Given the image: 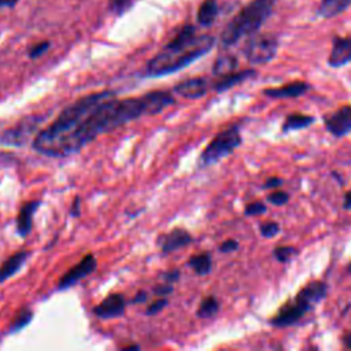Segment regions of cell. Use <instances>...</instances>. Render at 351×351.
Returning a JSON list of instances; mask_svg holds the SVG:
<instances>
[{
    "label": "cell",
    "instance_id": "b9f144b4",
    "mask_svg": "<svg viewBox=\"0 0 351 351\" xmlns=\"http://www.w3.org/2000/svg\"><path fill=\"white\" fill-rule=\"evenodd\" d=\"M348 271L351 273V262H350V265H348Z\"/></svg>",
    "mask_w": 351,
    "mask_h": 351
},
{
    "label": "cell",
    "instance_id": "74e56055",
    "mask_svg": "<svg viewBox=\"0 0 351 351\" xmlns=\"http://www.w3.org/2000/svg\"><path fill=\"white\" fill-rule=\"evenodd\" d=\"M341 343H343V346H344L346 348L351 350V330L346 332V333L341 336Z\"/></svg>",
    "mask_w": 351,
    "mask_h": 351
},
{
    "label": "cell",
    "instance_id": "603a6c76",
    "mask_svg": "<svg viewBox=\"0 0 351 351\" xmlns=\"http://www.w3.org/2000/svg\"><path fill=\"white\" fill-rule=\"evenodd\" d=\"M188 266L199 276H206L213 269V259L208 252H202L197 255H193L188 261Z\"/></svg>",
    "mask_w": 351,
    "mask_h": 351
},
{
    "label": "cell",
    "instance_id": "d4e9b609",
    "mask_svg": "<svg viewBox=\"0 0 351 351\" xmlns=\"http://www.w3.org/2000/svg\"><path fill=\"white\" fill-rule=\"evenodd\" d=\"M296 254L298 250L293 245H278L273 250V256L281 263H288Z\"/></svg>",
    "mask_w": 351,
    "mask_h": 351
},
{
    "label": "cell",
    "instance_id": "4316f807",
    "mask_svg": "<svg viewBox=\"0 0 351 351\" xmlns=\"http://www.w3.org/2000/svg\"><path fill=\"white\" fill-rule=\"evenodd\" d=\"M280 225L274 221H267V222H263L259 228V232H261V236L265 237V239H271L274 236H277L280 233Z\"/></svg>",
    "mask_w": 351,
    "mask_h": 351
},
{
    "label": "cell",
    "instance_id": "52a82bcc",
    "mask_svg": "<svg viewBox=\"0 0 351 351\" xmlns=\"http://www.w3.org/2000/svg\"><path fill=\"white\" fill-rule=\"evenodd\" d=\"M278 51V38L271 33H254L245 41L243 53L251 64L271 62Z\"/></svg>",
    "mask_w": 351,
    "mask_h": 351
},
{
    "label": "cell",
    "instance_id": "2e32d148",
    "mask_svg": "<svg viewBox=\"0 0 351 351\" xmlns=\"http://www.w3.org/2000/svg\"><path fill=\"white\" fill-rule=\"evenodd\" d=\"M191 243H192L191 233L186 232L185 229L176 228L160 239V248L163 252L167 254V252H173L178 248H182Z\"/></svg>",
    "mask_w": 351,
    "mask_h": 351
},
{
    "label": "cell",
    "instance_id": "4dcf8cb0",
    "mask_svg": "<svg viewBox=\"0 0 351 351\" xmlns=\"http://www.w3.org/2000/svg\"><path fill=\"white\" fill-rule=\"evenodd\" d=\"M49 45H51L49 41H40V43L34 44V45L29 49V56H30L32 59H36V58L41 56L43 53H45V52L48 51Z\"/></svg>",
    "mask_w": 351,
    "mask_h": 351
},
{
    "label": "cell",
    "instance_id": "7a4b0ae2",
    "mask_svg": "<svg viewBox=\"0 0 351 351\" xmlns=\"http://www.w3.org/2000/svg\"><path fill=\"white\" fill-rule=\"evenodd\" d=\"M215 44L213 36H196L193 25H185L165 48L156 53L145 67L149 77H162L185 69L204 56Z\"/></svg>",
    "mask_w": 351,
    "mask_h": 351
},
{
    "label": "cell",
    "instance_id": "6da1fadb",
    "mask_svg": "<svg viewBox=\"0 0 351 351\" xmlns=\"http://www.w3.org/2000/svg\"><path fill=\"white\" fill-rule=\"evenodd\" d=\"M173 103L174 99L167 90H154L140 97H129L123 100H117L114 97L108 99L95 108L70 136L62 140L55 147L51 156L74 154L97 136L111 132L143 115L158 114Z\"/></svg>",
    "mask_w": 351,
    "mask_h": 351
},
{
    "label": "cell",
    "instance_id": "d6a6232c",
    "mask_svg": "<svg viewBox=\"0 0 351 351\" xmlns=\"http://www.w3.org/2000/svg\"><path fill=\"white\" fill-rule=\"evenodd\" d=\"M239 248V241L234 240V239H228L225 240L221 245H219V251L223 252V254H228V252H233Z\"/></svg>",
    "mask_w": 351,
    "mask_h": 351
},
{
    "label": "cell",
    "instance_id": "8992f818",
    "mask_svg": "<svg viewBox=\"0 0 351 351\" xmlns=\"http://www.w3.org/2000/svg\"><path fill=\"white\" fill-rule=\"evenodd\" d=\"M243 143V137L240 134L239 125H233L219 132L202 151L199 158V166L207 167L211 166L225 156L230 155L236 148H239Z\"/></svg>",
    "mask_w": 351,
    "mask_h": 351
},
{
    "label": "cell",
    "instance_id": "ab89813d",
    "mask_svg": "<svg viewBox=\"0 0 351 351\" xmlns=\"http://www.w3.org/2000/svg\"><path fill=\"white\" fill-rule=\"evenodd\" d=\"M178 277H180V274H178V270H173L171 273H167V274L165 276V278L167 280V282H169V284H171L173 281H176Z\"/></svg>",
    "mask_w": 351,
    "mask_h": 351
},
{
    "label": "cell",
    "instance_id": "ffe728a7",
    "mask_svg": "<svg viewBox=\"0 0 351 351\" xmlns=\"http://www.w3.org/2000/svg\"><path fill=\"white\" fill-rule=\"evenodd\" d=\"M351 7V0H321L317 15L321 18H335Z\"/></svg>",
    "mask_w": 351,
    "mask_h": 351
},
{
    "label": "cell",
    "instance_id": "d6986e66",
    "mask_svg": "<svg viewBox=\"0 0 351 351\" xmlns=\"http://www.w3.org/2000/svg\"><path fill=\"white\" fill-rule=\"evenodd\" d=\"M27 256H29L27 251H21V252H15L7 261H4L3 265L0 266V284L8 280L10 277H12L16 271H19L23 263L26 262Z\"/></svg>",
    "mask_w": 351,
    "mask_h": 351
},
{
    "label": "cell",
    "instance_id": "7402d4cb",
    "mask_svg": "<svg viewBox=\"0 0 351 351\" xmlns=\"http://www.w3.org/2000/svg\"><path fill=\"white\" fill-rule=\"evenodd\" d=\"M239 64V60L234 55L230 53H225L217 58V60L213 64V74L217 77H222L226 75L232 71H236Z\"/></svg>",
    "mask_w": 351,
    "mask_h": 351
},
{
    "label": "cell",
    "instance_id": "cb8c5ba5",
    "mask_svg": "<svg viewBox=\"0 0 351 351\" xmlns=\"http://www.w3.org/2000/svg\"><path fill=\"white\" fill-rule=\"evenodd\" d=\"M219 310V303L215 296H207L204 298L197 308V317L199 318H211L214 317Z\"/></svg>",
    "mask_w": 351,
    "mask_h": 351
},
{
    "label": "cell",
    "instance_id": "d590c367",
    "mask_svg": "<svg viewBox=\"0 0 351 351\" xmlns=\"http://www.w3.org/2000/svg\"><path fill=\"white\" fill-rule=\"evenodd\" d=\"M70 214H71L73 217H77V215L80 214V197H78V196L74 199V202H73V204H71Z\"/></svg>",
    "mask_w": 351,
    "mask_h": 351
},
{
    "label": "cell",
    "instance_id": "277c9868",
    "mask_svg": "<svg viewBox=\"0 0 351 351\" xmlns=\"http://www.w3.org/2000/svg\"><path fill=\"white\" fill-rule=\"evenodd\" d=\"M278 0H251L225 26L221 33V45L232 47L240 38L258 33L262 25L271 15Z\"/></svg>",
    "mask_w": 351,
    "mask_h": 351
},
{
    "label": "cell",
    "instance_id": "7c38bea8",
    "mask_svg": "<svg viewBox=\"0 0 351 351\" xmlns=\"http://www.w3.org/2000/svg\"><path fill=\"white\" fill-rule=\"evenodd\" d=\"M310 84L306 81H291L281 86H270L263 89V95L269 99H298L308 92Z\"/></svg>",
    "mask_w": 351,
    "mask_h": 351
},
{
    "label": "cell",
    "instance_id": "44dd1931",
    "mask_svg": "<svg viewBox=\"0 0 351 351\" xmlns=\"http://www.w3.org/2000/svg\"><path fill=\"white\" fill-rule=\"evenodd\" d=\"M218 3L217 0H204L197 10V22L202 26H210L218 15Z\"/></svg>",
    "mask_w": 351,
    "mask_h": 351
},
{
    "label": "cell",
    "instance_id": "30bf717a",
    "mask_svg": "<svg viewBox=\"0 0 351 351\" xmlns=\"http://www.w3.org/2000/svg\"><path fill=\"white\" fill-rule=\"evenodd\" d=\"M96 258L93 255L84 256L75 266H73L63 274V277L59 280V289L73 287L75 282L90 274L96 269Z\"/></svg>",
    "mask_w": 351,
    "mask_h": 351
},
{
    "label": "cell",
    "instance_id": "ba28073f",
    "mask_svg": "<svg viewBox=\"0 0 351 351\" xmlns=\"http://www.w3.org/2000/svg\"><path fill=\"white\" fill-rule=\"evenodd\" d=\"M324 126L335 137L348 136L351 133V106H341L324 115Z\"/></svg>",
    "mask_w": 351,
    "mask_h": 351
},
{
    "label": "cell",
    "instance_id": "f546056e",
    "mask_svg": "<svg viewBox=\"0 0 351 351\" xmlns=\"http://www.w3.org/2000/svg\"><path fill=\"white\" fill-rule=\"evenodd\" d=\"M132 4V0H108V8L117 14L121 15L123 14Z\"/></svg>",
    "mask_w": 351,
    "mask_h": 351
},
{
    "label": "cell",
    "instance_id": "1f68e13d",
    "mask_svg": "<svg viewBox=\"0 0 351 351\" xmlns=\"http://www.w3.org/2000/svg\"><path fill=\"white\" fill-rule=\"evenodd\" d=\"M167 303H169V300H167L166 298H159V299H156L155 302H152V303L148 306L145 314H147V315H155V314H158L159 311H162V310L166 307Z\"/></svg>",
    "mask_w": 351,
    "mask_h": 351
},
{
    "label": "cell",
    "instance_id": "f35d334b",
    "mask_svg": "<svg viewBox=\"0 0 351 351\" xmlns=\"http://www.w3.org/2000/svg\"><path fill=\"white\" fill-rule=\"evenodd\" d=\"M19 0H0V10L3 8H12L18 4Z\"/></svg>",
    "mask_w": 351,
    "mask_h": 351
},
{
    "label": "cell",
    "instance_id": "9c48e42d",
    "mask_svg": "<svg viewBox=\"0 0 351 351\" xmlns=\"http://www.w3.org/2000/svg\"><path fill=\"white\" fill-rule=\"evenodd\" d=\"M38 121L36 118H27L15 125L14 128L5 130L1 137L0 143L5 145H22L27 141V138L37 130Z\"/></svg>",
    "mask_w": 351,
    "mask_h": 351
},
{
    "label": "cell",
    "instance_id": "3957f363",
    "mask_svg": "<svg viewBox=\"0 0 351 351\" xmlns=\"http://www.w3.org/2000/svg\"><path fill=\"white\" fill-rule=\"evenodd\" d=\"M115 97L114 90H101L86 95L66 107L45 129L40 130L33 138V148L44 155H52L55 147L70 136L84 119L103 101Z\"/></svg>",
    "mask_w": 351,
    "mask_h": 351
},
{
    "label": "cell",
    "instance_id": "e575fe53",
    "mask_svg": "<svg viewBox=\"0 0 351 351\" xmlns=\"http://www.w3.org/2000/svg\"><path fill=\"white\" fill-rule=\"evenodd\" d=\"M171 291H173V287H171V284H169V282H167L166 285H160V287L155 288V293L159 295V296H166V295H169Z\"/></svg>",
    "mask_w": 351,
    "mask_h": 351
},
{
    "label": "cell",
    "instance_id": "5b68a950",
    "mask_svg": "<svg viewBox=\"0 0 351 351\" xmlns=\"http://www.w3.org/2000/svg\"><path fill=\"white\" fill-rule=\"evenodd\" d=\"M328 295L324 281H310L300 288L293 299L287 300L269 319L274 328H287L298 324L307 313L313 311Z\"/></svg>",
    "mask_w": 351,
    "mask_h": 351
},
{
    "label": "cell",
    "instance_id": "9a60e30c",
    "mask_svg": "<svg viewBox=\"0 0 351 351\" xmlns=\"http://www.w3.org/2000/svg\"><path fill=\"white\" fill-rule=\"evenodd\" d=\"M256 70L254 69H244V70H240V71H232L226 75H222L219 77L214 85H213V89L215 92H225L230 88H233L234 85H239L247 80H251L256 75Z\"/></svg>",
    "mask_w": 351,
    "mask_h": 351
},
{
    "label": "cell",
    "instance_id": "ac0fdd59",
    "mask_svg": "<svg viewBox=\"0 0 351 351\" xmlns=\"http://www.w3.org/2000/svg\"><path fill=\"white\" fill-rule=\"evenodd\" d=\"M315 122V118L313 115L302 114V112H292L285 117L282 125H281V133L287 134L293 130H302L308 126H311Z\"/></svg>",
    "mask_w": 351,
    "mask_h": 351
},
{
    "label": "cell",
    "instance_id": "8d00e7d4",
    "mask_svg": "<svg viewBox=\"0 0 351 351\" xmlns=\"http://www.w3.org/2000/svg\"><path fill=\"white\" fill-rule=\"evenodd\" d=\"M343 208L344 210H351V189L347 191L344 193V199H343Z\"/></svg>",
    "mask_w": 351,
    "mask_h": 351
},
{
    "label": "cell",
    "instance_id": "83f0119b",
    "mask_svg": "<svg viewBox=\"0 0 351 351\" xmlns=\"http://www.w3.org/2000/svg\"><path fill=\"white\" fill-rule=\"evenodd\" d=\"M267 211L266 204L262 202H251L245 206L244 208V214L248 217H255V215H262Z\"/></svg>",
    "mask_w": 351,
    "mask_h": 351
},
{
    "label": "cell",
    "instance_id": "60d3db41",
    "mask_svg": "<svg viewBox=\"0 0 351 351\" xmlns=\"http://www.w3.org/2000/svg\"><path fill=\"white\" fill-rule=\"evenodd\" d=\"M145 292H140L138 295H136V298L133 299V303H140V302H144L145 300Z\"/></svg>",
    "mask_w": 351,
    "mask_h": 351
},
{
    "label": "cell",
    "instance_id": "4fadbf2b",
    "mask_svg": "<svg viewBox=\"0 0 351 351\" xmlns=\"http://www.w3.org/2000/svg\"><path fill=\"white\" fill-rule=\"evenodd\" d=\"M126 307L125 298L121 293H112L107 296L104 300H101L95 308L93 313L100 318H115L123 314Z\"/></svg>",
    "mask_w": 351,
    "mask_h": 351
},
{
    "label": "cell",
    "instance_id": "5bb4252c",
    "mask_svg": "<svg viewBox=\"0 0 351 351\" xmlns=\"http://www.w3.org/2000/svg\"><path fill=\"white\" fill-rule=\"evenodd\" d=\"M208 82L203 77H195L181 81L174 86V92L186 99H199L207 93Z\"/></svg>",
    "mask_w": 351,
    "mask_h": 351
},
{
    "label": "cell",
    "instance_id": "e0dca14e",
    "mask_svg": "<svg viewBox=\"0 0 351 351\" xmlns=\"http://www.w3.org/2000/svg\"><path fill=\"white\" fill-rule=\"evenodd\" d=\"M38 206H40L38 200H32L25 203L19 210V214L16 217V230L19 236L23 237L29 234L33 225V215L37 211Z\"/></svg>",
    "mask_w": 351,
    "mask_h": 351
},
{
    "label": "cell",
    "instance_id": "836d02e7",
    "mask_svg": "<svg viewBox=\"0 0 351 351\" xmlns=\"http://www.w3.org/2000/svg\"><path fill=\"white\" fill-rule=\"evenodd\" d=\"M281 185H282V180H281L280 177L274 176V177H270V178H267V180L265 181L263 188H265V189H277V188L281 186Z\"/></svg>",
    "mask_w": 351,
    "mask_h": 351
},
{
    "label": "cell",
    "instance_id": "484cf974",
    "mask_svg": "<svg viewBox=\"0 0 351 351\" xmlns=\"http://www.w3.org/2000/svg\"><path fill=\"white\" fill-rule=\"evenodd\" d=\"M32 317H33L32 310H29V308H23V310H21V311L18 313V315L15 317L14 322L11 324L10 330H11V332L21 330L23 326H26V325L32 321Z\"/></svg>",
    "mask_w": 351,
    "mask_h": 351
},
{
    "label": "cell",
    "instance_id": "f1b7e54d",
    "mask_svg": "<svg viewBox=\"0 0 351 351\" xmlns=\"http://www.w3.org/2000/svg\"><path fill=\"white\" fill-rule=\"evenodd\" d=\"M288 200H289V195L284 191H273L267 196V202L274 206H284L285 203H288Z\"/></svg>",
    "mask_w": 351,
    "mask_h": 351
},
{
    "label": "cell",
    "instance_id": "8fae6325",
    "mask_svg": "<svg viewBox=\"0 0 351 351\" xmlns=\"http://www.w3.org/2000/svg\"><path fill=\"white\" fill-rule=\"evenodd\" d=\"M348 63H351V36H335L328 56V64L333 69H339Z\"/></svg>",
    "mask_w": 351,
    "mask_h": 351
}]
</instances>
